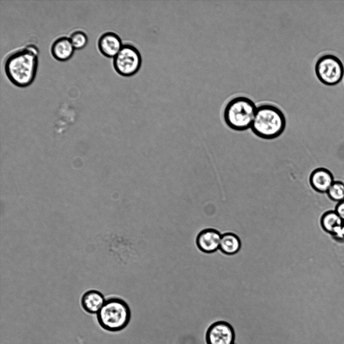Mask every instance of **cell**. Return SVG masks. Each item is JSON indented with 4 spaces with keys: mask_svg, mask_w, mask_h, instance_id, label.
<instances>
[{
    "mask_svg": "<svg viewBox=\"0 0 344 344\" xmlns=\"http://www.w3.org/2000/svg\"><path fill=\"white\" fill-rule=\"evenodd\" d=\"M75 49L69 37L62 36L57 38L52 43L50 52L57 60L65 61L72 58Z\"/></svg>",
    "mask_w": 344,
    "mask_h": 344,
    "instance_id": "13",
    "label": "cell"
},
{
    "mask_svg": "<svg viewBox=\"0 0 344 344\" xmlns=\"http://www.w3.org/2000/svg\"><path fill=\"white\" fill-rule=\"evenodd\" d=\"M205 339L207 344H234L235 333L230 323L220 320L209 326Z\"/></svg>",
    "mask_w": 344,
    "mask_h": 344,
    "instance_id": "7",
    "label": "cell"
},
{
    "mask_svg": "<svg viewBox=\"0 0 344 344\" xmlns=\"http://www.w3.org/2000/svg\"><path fill=\"white\" fill-rule=\"evenodd\" d=\"M286 127L284 113L271 104H262L257 107L251 129L259 138L273 140L279 137Z\"/></svg>",
    "mask_w": 344,
    "mask_h": 344,
    "instance_id": "2",
    "label": "cell"
},
{
    "mask_svg": "<svg viewBox=\"0 0 344 344\" xmlns=\"http://www.w3.org/2000/svg\"><path fill=\"white\" fill-rule=\"evenodd\" d=\"M98 48L101 53L108 58H114L123 46L121 39L115 33L106 32L98 39Z\"/></svg>",
    "mask_w": 344,
    "mask_h": 344,
    "instance_id": "10",
    "label": "cell"
},
{
    "mask_svg": "<svg viewBox=\"0 0 344 344\" xmlns=\"http://www.w3.org/2000/svg\"><path fill=\"white\" fill-rule=\"evenodd\" d=\"M333 201L340 202L344 200V183L334 181L326 193Z\"/></svg>",
    "mask_w": 344,
    "mask_h": 344,
    "instance_id": "15",
    "label": "cell"
},
{
    "mask_svg": "<svg viewBox=\"0 0 344 344\" xmlns=\"http://www.w3.org/2000/svg\"><path fill=\"white\" fill-rule=\"evenodd\" d=\"M342 233H343V237H344V223H343V227H342Z\"/></svg>",
    "mask_w": 344,
    "mask_h": 344,
    "instance_id": "18",
    "label": "cell"
},
{
    "mask_svg": "<svg viewBox=\"0 0 344 344\" xmlns=\"http://www.w3.org/2000/svg\"><path fill=\"white\" fill-rule=\"evenodd\" d=\"M334 211L344 221V200L337 202L335 207Z\"/></svg>",
    "mask_w": 344,
    "mask_h": 344,
    "instance_id": "17",
    "label": "cell"
},
{
    "mask_svg": "<svg viewBox=\"0 0 344 344\" xmlns=\"http://www.w3.org/2000/svg\"><path fill=\"white\" fill-rule=\"evenodd\" d=\"M69 38L75 49L84 48L87 44L88 38L85 32L81 30H76L70 35Z\"/></svg>",
    "mask_w": 344,
    "mask_h": 344,
    "instance_id": "16",
    "label": "cell"
},
{
    "mask_svg": "<svg viewBox=\"0 0 344 344\" xmlns=\"http://www.w3.org/2000/svg\"><path fill=\"white\" fill-rule=\"evenodd\" d=\"M241 242L239 237L232 233H226L222 235L219 249L224 253L233 255L240 248Z\"/></svg>",
    "mask_w": 344,
    "mask_h": 344,
    "instance_id": "14",
    "label": "cell"
},
{
    "mask_svg": "<svg viewBox=\"0 0 344 344\" xmlns=\"http://www.w3.org/2000/svg\"><path fill=\"white\" fill-rule=\"evenodd\" d=\"M39 49L29 44L11 52L4 63L5 74L9 80L19 88H26L34 82L37 74Z\"/></svg>",
    "mask_w": 344,
    "mask_h": 344,
    "instance_id": "1",
    "label": "cell"
},
{
    "mask_svg": "<svg viewBox=\"0 0 344 344\" xmlns=\"http://www.w3.org/2000/svg\"><path fill=\"white\" fill-rule=\"evenodd\" d=\"M309 180L311 187L321 193H326L334 181L332 173L323 167L314 169L311 173Z\"/></svg>",
    "mask_w": 344,
    "mask_h": 344,
    "instance_id": "11",
    "label": "cell"
},
{
    "mask_svg": "<svg viewBox=\"0 0 344 344\" xmlns=\"http://www.w3.org/2000/svg\"><path fill=\"white\" fill-rule=\"evenodd\" d=\"M97 321L104 330L118 332L124 329L129 323L131 312L127 303L118 297L106 300L99 312L96 314Z\"/></svg>",
    "mask_w": 344,
    "mask_h": 344,
    "instance_id": "3",
    "label": "cell"
},
{
    "mask_svg": "<svg viewBox=\"0 0 344 344\" xmlns=\"http://www.w3.org/2000/svg\"><path fill=\"white\" fill-rule=\"evenodd\" d=\"M142 62V57L139 50L134 45L125 43L113 58V65L119 75L128 77L139 72Z\"/></svg>",
    "mask_w": 344,
    "mask_h": 344,
    "instance_id": "6",
    "label": "cell"
},
{
    "mask_svg": "<svg viewBox=\"0 0 344 344\" xmlns=\"http://www.w3.org/2000/svg\"><path fill=\"white\" fill-rule=\"evenodd\" d=\"M106 300L100 291L90 290L85 292L82 296L81 304L86 312L97 314L104 304Z\"/></svg>",
    "mask_w": 344,
    "mask_h": 344,
    "instance_id": "12",
    "label": "cell"
},
{
    "mask_svg": "<svg viewBox=\"0 0 344 344\" xmlns=\"http://www.w3.org/2000/svg\"><path fill=\"white\" fill-rule=\"evenodd\" d=\"M257 107L250 99L238 96L230 100L225 107L223 117L226 125L231 129L244 131L250 128Z\"/></svg>",
    "mask_w": 344,
    "mask_h": 344,
    "instance_id": "4",
    "label": "cell"
},
{
    "mask_svg": "<svg viewBox=\"0 0 344 344\" xmlns=\"http://www.w3.org/2000/svg\"><path fill=\"white\" fill-rule=\"evenodd\" d=\"M344 221L334 211L324 213L320 218L319 224L323 231L328 233L332 238L339 242H344L342 227Z\"/></svg>",
    "mask_w": 344,
    "mask_h": 344,
    "instance_id": "8",
    "label": "cell"
},
{
    "mask_svg": "<svg viewBox=\"0 0 344 344\" xmlns=\"http://www.w3.org/2000/svg\"><path fill=\"white\" fill-rule=\"evenodd\" d=\"M221 237L222 235L217 230L205 228L197 235L196 244L202 253H212L219 249Z\"/></svg>",
    "mask_w": 344,
    "mask_h": 344,
    "instance_id": "9",
    "label": "cell"
},
{
    "mask_svg": "<svg viewBox=\"0 0 344 344\" xmlns=\"http://www.w3.org/2000/svg\"><path fill=\"white\" fill-rule=\"evenodd\" d=\"M315 72L321 83L328 86H334L341 81L344 67L338 57L331 54H325L316 61Z\"/></svg>",
    "mask_w": 344,
    "mask_h": 344,
    "instance_id": "5",
    "label": "cell"
}]
</instances>
